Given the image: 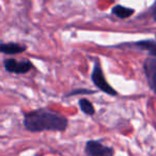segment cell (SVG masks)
Masks as SVG:
<instances>
[{
    "instance_id": "6da1fadb",
    "label": "cell",
    "mask_w": 156,
    "mask_h": 156,
    "mask_svg": "<svg viewBox=\"0 0 156 156\" xmlns=\"http://www.w3.org/2000/svg\"><path fill=\"white\" fill-rule=\"evenodd\" d=\"M69 121L63 115L47 108H40L24 113V126L31 133L64 132Z\"/></svg>"
},
{
    "instance_id": "7a4b0ae2",
    "label": "cell",
    "mask_w": 156,
    "mask_h": 156,
    "mask_svg": "<svg viewBox=\"0 0 156 156\" xmlns=\"http://www.w3.org/2000/svg\"><path fill=\"white\" fill-rule=\"evenodd\" d=\"M91 79H92V83H94V86H95L98 90H101V91L105 92V93H107L108 95H111V96L118 95V92L115 91V90L109 85L108 81L106 80L104 73H103L102 66H101V63L98 59H96L95 62H94L93 71H92V74H91Z\"/></svg>"
},
{
    "instance_id": "3957f363",
    "label": "cell",
    "mask_w": 156,
    "mask_h": 156,
    "mask_svg": "<svg viewBox=\"0 0 156 156\" xmlns=\"http://www.w3.org/2000/svg\"><path fill=\"white\" fill-rule=\"evenodd\" d=\"M85 153L87 156H113L115 150L98 140H89L85 145Z\"/></svg>"
},
{
    "instance_id": "277c9868",
    "label": "cell",
    "mask_w": 156,
    "mask_h": 156,
    "mask_svg": "<svg viewBox=\"0 0 156 156\" xmlns=\"http://www.w3.org/2000/svg\"><path fill=\"white\" fill-rule=\"evenodd\" d=\"M3 66H5V71L13 74H26L33 69V64L30 60L17 61L13 58L5 59Z\"/></svg>"
},
{
    "instance_id": "5b68a950",
    "label": "cell",
    "mask_w": 156,
    "mask_h": 156,
    "mask_svg": "<svg viewBox=\"0 0 156 156\" xmlns=\"http://www.w3.org/2000/svg\"><path fill=\"white\" fill-rule=\"evenodd\" d=\"M143 72L150 89L156 94V59L149 57L143 62Z\"/></svg>"
},
{
    "instance_id": "8992f818",
    "label": "cell",
    "mask_w": 156,
    "mask_h": 156,
    "mask_svg": "<svg viewBox=\"0 0 156 156\" xmlns=\"http://www.w3.org/2000/svg\"><path fill=\"white\" fill-rule=\"evenodd\" d=\"M115 47H132L137 48L147 51L150 57L156 59V41L155 40H141L138 42H132V43H123L117 45Z\"/></svg>"
},
{
    "instance_id": "52a82bcc",
    "label": "cell",
    "mask_w": 156,
    "mask_h": 156,
    "mask_svg": "<svg viewBox=\"0 0 156 156\" xmlns=\"http://www.w3.org/2000/svg\"><path fill=\"white\" fill-rule=\"evenodd\" d=\"M27 46L22 45L20 43H14V42H10V43H0V52H2L5 55H17L22 54V52L26 51Z\"/></svg>"
},
{
    "instance_id": "ba28073f",
    "label": "cell",
    "mask_w": 156,
    "mask_h": 156,
    "mask_svg": "<svg viewBox=\"0 0 156 156\" xmlns=\"http://www.w3.org/2000/svg\"><path fill=\"white\" fill-rule=\"evenodd\" d=\"M111 13L117 17L121 18V20H126L135 13V10L132 9V8H126L124 5H117L111 9Z\"/></svg>"
},
{
    "instance_id": "9c48e42d",
    "label": "cell",
    "mask_w": 156,
    "mask_h": 156,
    "mask_svg": "<svg viewBox=\"0 0 156 156\" xmlns=\"http://www.w3.org/2000/svg\"><path fill=\"white\" fill-rule=\"evenodd\" d=\"M78 104H79V107H80L81 111H83L85 115H95V108H94V106L92 105V103L90 102L89 100H87V98H80L79 102H78Z\"/></svg>"
},
{
    "instance_id": "30bf717a",
    "label": "cell",
    "mask_w": 156,
    "mask_h": 156,
    "mask_svg": "<svg viewBox=\"0 0 156 156\" xmlns=\"http://www.w3.org/2000/svg\"><path fill=\"white\" fill-rule=\"evenodd\" d=\"M95 92L93 90L89 89H77L74 90V91L69 92V94H66V96H74V95H79V94H94Z\"/></svg>"
},
{
    "instance_id": "8fae6325",
    "label": "cell",
    "mask_w": 156,
    "mask_h": 156,
    "mask_svg": "<svg viewBox=\"0 0 156 156\" xmlns=\"http://www.w3.org/2000/svg\"><path fill=\"white\" fill-rule=\"evenodd\" d=\"M150 12H151L152 17H153V20L156 22V2L154 3V5L151 7V10H150Z\"/></svg>"
}]
</instances>
